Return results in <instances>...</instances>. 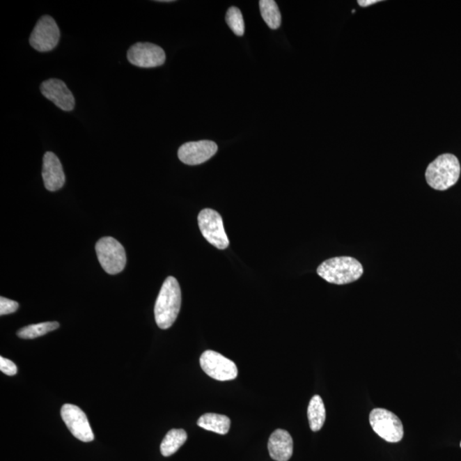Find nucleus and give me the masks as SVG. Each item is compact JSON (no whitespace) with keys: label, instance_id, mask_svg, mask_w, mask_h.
Returning <instances> with one entry per match:
<instances>
[{"label":"nucleus","instance_id":"obj_9","mask_svg":"<svg viewBox=\"0 0 461 461\" xmlns=\"http://www.w3.org/2000/svg\"><path fill=\"white\" fill-rule=\"evenodd\" d=\"M61 416L68 429L77 439L84 443L94 440V435L88 417L80 407L65 404L62 407Z\"/></svg>","mask_w":461,"mask_h":461},{"label":"nucleus","instance_id":"obj_2","mask_svg":"<svg viewBox=\"0 0 461 461\" xmlns=\"http://www.w3.org/2000/svg\"><path fill=\"white\" fill-rule=\"evenodd\" d=\"M320 278L331 284L347 285L358 281L364 274V267L350 256H340L325 260L317 268Z\"/></svg>","mask_w":461,"mask_h":461},{"label":"nucleus","instance_id":"obj_25","mask_svg":"<svg viewBox=\"0 0 461 461\" xmlns=\"http://www.w3.org/2000/svg\"><path fill=\"white\" fill-rule=\"evenodd\" d=\"M460 447H461V443H460Z\"/></svg>","mask_w":461,"mask_h":461},{"label":"nucleus","instance_id":"obj_16","mask_svg":"<svg viewBox=\"0 0 461 461\" xmlns=\"http://www.w3.org/2000/svg\"><path fill=\"white\" fill-rule=\"evenodd\" d=\"M187 440V434L182 429H173L166 435L161 444V453L165 457L171 456L182 447Z\"/></svg>","mask_w":461,"mask_h":461},{"label":"nucleus","instance_id":"obj_7","mask_svg":"<svg viewBox=\"0 0 461 461\" xmlns=\"http://www.w3.org/2000/svg\"><path fill=\"white\" fill-rule=\"evenodd\" d=\"M200 365L207 375L219 381L235 380L239 373L233 361L213 350H207L202 354Z\"/></svg>","mask_w":461,"mask_h":461},{"label":"nucleus","instance_id":"obj_1","mask_svg":"<svg viewBox=\"0 0 461 461\" xmlns=\"http://www.w3.org/2000/svg\"><path fill=\"white\" fill-rule=\"evenodd\" d=\"M181 290L175 278L168 277L162 285L155 305V319L158 327L166 330L173 326L179 315Z\"/></svg>","mask_w":461,"mask_h":461},{"label":"nucleus","instance_id":"obj_11","mask_svg":"<svg viewBox=\"0 0 461 461\" xmlns=\"http://www.w3.org/2000/svg\"><path fill=\"white\" fill-rule=\"evenodd\" d=\"M218 146L210 141L188 142L178 150L179 159L185 164L194 166L203 164L217 154Z\"/></svg>","mask_w":461,"mask_h":461},{"label":"nucleus","instance_id":"obj_21","mask_svg":"<svg viewBox=\"0 0 461 461\" xmlns=\"http://www.w3.org/2000/svg\"><path fill=\"white\" fill-rule=\"evenodd\" d=\"M18 308V302L10 300L8 298L0 297V315H10V313L16 312Z\"/></svg>","mask_w":461,"mask_h":461},{"label":"nucleus","instance_id":"obj_17","mask_svg":"<svg viewBox=\"0 0 461 461\" xmlns=\"http://www.w3.org/2000/svg\"><path fill=\"white\" fill-rule=\"evenodd\" d=\"M326 407L320 396H315L311 399L308 407L309 426L313 432H319L326 421Z\"/></svg>","mask_w":461,"mask_h":461},{"label":"nucleus","instance_id":"obj_23","mask_svg":"<svg viewBox=\"0 0 461 461\" xmlns=\"http://www.w3.org/2000/svg\"><path fill=\"white\" fill-rule=\"evenodd\" d=\"M379 2L380 0H359L358 3L361 7H368Z\"/></svg>","mask_w":461,"mask_h":461},{"label":"nucleus","instance_id":"obj_24","mask_svg":"<svg viewBox=\"0 0 461 461\" xmlns=\"http://www.w3.org/2000/svg\"><path fill=\"white\" fill-rule=\"evenodd\" d=\"M157 2H161V3H170L173 2L172 0H161V1H157Z\"/></svg>","mask_w":461,"mask_h":461},{"label":"nucleus","instance_id":"obj_8","mask_svg":"<svg viewBox=\"0 0 461 461\" xmlns=\"http://www.w3.org/2000/svg\"><path fill=\"white\" fill-rule=\"evenodd\" d=\"M60 40V30L54 18L44 16L37 22L29 43L33 49L40 52L54 50Z\"/></svg>","mask_w":461,"mask_h":461},{"label":"nucleus","instance_id":"obj_18","mask_svg":"<svg viewBox=\"0 0 461 461\" xmlns=\"http://www.w3.org/2000/svg\"><path fill=\"white\" fill-rule=\"evenodd\" d=\"M259 6L263 19L268 27L273 30L281 27V11H279L278 5L274 0H260Z\"/></svg>","mask_w":461,"mask_h":461},{"label":"nucleus","instance_id":"obj_5","mask_svg":"<svg viewBox=\"0 0 461 461\" xmlns=\"http://www.w3.org/2000/svg\"><path fill=\"white\" fill-rule=\"evenodd\" d=\"M369 419L374 432L388 443H399L403 439V423L392 412L384 408H375L370 414Z\"/></svg>","mask_w":461,"mask_h":461},{"label":"nucleus","instance_id":"obj_19","mask_svg":"<svg viewBox=\"0 0 461 461\" xmlns=\"http://www.w3.org/2000/svg\"><path fill=\"white\" fill-rule=\"evenodd\" d=\"M58 327L59 323L56 322V321L30 325V326L21 328L17 331V336L19 338L24 339H33L56 330Z\"/></svg>","mask_w":461,"mask_h":461},{"label":"nucleus","instance_id":"obj_22","mask_svg":"<svg viewBox=\"0 0 461 461\" xmlns=\"http://www.w3.org/2000/svg\"><path fill=\"white\" fill-rule=\"evenodd\" d=\"M0 370L8 376H14L17 373V366L8 359L0 357Z\"/></svg>","mask_w":461,"mask_h":461},{"label":"nucleus","instance_id":"obj_4","mask_svg":"<svg viewBox=\"0 0 461 461\" xmlns=\"http://www.w3.org/2000/svg\"><path fill=\"white\" fill-rule=\"evenodd\" d=\"M98 262L109 274H117L124 269L127 263L126 251L118 241L111 237H102L96 244Z\"/></svg>","mask_w":461,"mask_h":461},{"label":"nucleus","instance_id":"obj_6","mask_svg":"<svg viewBox=\"0 0 461 461\" xmlns=\"http://www.w3.org/2000/svg\"><path fill=\"white\" fill-rule=\"evenodd\" d=\"M199 229L204 239L219 249L228 247L229 240L221 214L214 210L204 209L198 217Z\"/></svg>","mask_w":461,"mask_h":461},{"label":"nucleus","instance_id":"obj_13","mask_svg":"<svg viewBox=\"0 0 461 461\" xmlns=\"http://www.w3.org/2000/svg\"><path fill=\"white\" fill-rule=\"evenodd\" d=\"M42 177L45 188L50 192L58 191L65 183L61 162L50 151L44 155Z\"/></svg>","mask_w":461,"mask_h":461},{"label":"nucleus","instance_id":"obj_10","mask_svg":"<svg viewBox=\"0 0 461 461\" xmlns=\"http://www.w3.org/2000/svg\"><path fill=\"white\" fill-rule=\"evenodd\" d=\"M127 60L134 66L156 68L166 61L164 49L151 43H136L127 52Z\"/></svg>","mask_w":461,"mask_h":461},{"label":"nucleus","instance_id":"obj_20","mask_svg":"<svg viewBox=\"0 0 461 461\" xmlns=\"http://www.w3.org/2000/svg\"><path fill=\"white\" fill-rule=\"evenodd\" d=\"M226 22L228 27L237 36L244 35V21L241 10L237 7H230L226 15Z\"/></svg>","mask_w":461,"mask_h":461},{"label":"nucleus","instance_id":"obj_3","mask_svg":"<svg viewBox=\"0 0 461 461\" xmlns=\"http://www.w3.org/2000/svg\"><path fill=\"white\" fill-rule=\"evenodd\" d=\"M460 175V164L452 154H443L428 166L425 172L427 184L435 190L445 191L455 186Z\"/></svg>","mask_w":461,"mask_h":461},{"label":"nucleus","instance_id":"obj_14","mask_svg":"<svg viewBox=\"0 0 461 461\" xmlns=\"http://www.w3.org/2000/svg\"><path fill=\"white\" fill-rule=\"evenodd\" d=\"M268 452L276 461H288L293 453V440L287 430L278 429L268 440Z\"/></svg>","mask_w":461,"mask_h":461},{"label":"nucleus","instance_id":"obj_15","mask_svg":"<svg viewBox=\"0 0 461 461\" xmlns=\"http://www.w3.org/2000/svg\"><path fill=\"white\" fill-rule=\"evenodd\" d=\"M198 425L210 432L226 435L229 432L230 421L226 415L205 414L198 419Z\"/></svg>","mask_w":461,"mask_h":461},{"label":"nucleus","instance_id":"obj_12","mask_svg":"<svg viewBox=\"0 0 461 461\" xmlns=\"http://www.w3.org/2000/svg\"><path fill=\"white\" fill-rule=\"evenodd\" d=\"M40 92L48 100L54 103L56 107L64 111H73L75 101L71 91L65 83L59 79H49L40 85Z\"/></svg>","mask_w":461,"mask_h":461}]
</instances>
